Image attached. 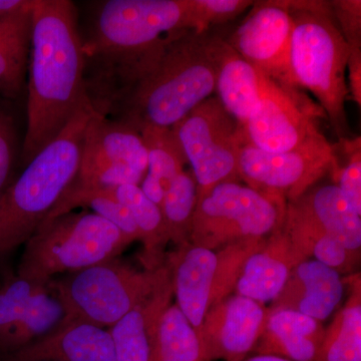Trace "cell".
<instances>
[{
    "instance_id": "obj_3",
    "label": "cell",
    "mask_w": 361,
    "mask_h": 361,
    "mask_svg": "<svg viewBox=\"0 0 361 361\" xmlns=\"http://www.w3.org/2000/svg\"><path fill=\"white\" fill-rule=\"evenodd\" d=\"M96 111L90 101L0 195V259L25 245L75 180Z\"/></svg>"
},
{
    "instance_id": "obj_21",
    "label": "cell",
    "mask_w": 361,
    "mask_h": 361,
    "mask_svg": "<svg viewBox=\"0 0 361 361\" xmlns=\"http://www.w3.org/2000/svg\"><path fill=\"white\" fill-rule=\"evenodd\" d=\"M324 332L322 322L310 316L293 310H268L264 330L254 351L291 361H316Z\"/></svg>"
},
{
    "instance_id": "obj_5",
    "label": "cell",
    "mask_w": 361,
    "mask_h": 361,
    "mask_svg": "<svg viewBox=\"0 0 361 361\" xmlns=\"http://www.w3.org/2000/svg\"><path fill=\"white\" fill-rule=\"evenodd\" d=\"M87 61L102 71L132 65L151 54L173 33L193 30L191 0H106L92 11Z\"/></svg>"
},
{
    "instance_id": "obj_6",
    "label": "cell",
    "mask_w": 361,
    "mask_h": 361,
    "mask_svg": "<svg viewBox=\"0 0 361 361\" xmlns=\"http://www.w3.org/2000/svg\"><path fill=\"white\" fill-rule=\"evenodd\" d=\"M133 241L115 225L97 214H63L44 220L25 244L18 276L40 285L114 260Z\"/></svg>"
},
{
    "instance_id": "obj_22",
    "label": "cell",
    "mask_w": 361,
    "mask_h": 361,
    "mask_svg": "<svg viewBox=\"0 0 361 361\" xmlns=\"http://www.w3.org/2000/svg\"><path fill=\"white\" fill-rule=\"evenodd\" d=\"M294 202L330 237L360 255L361 215L356 213L336 184L311 188Z\"/></svg>"
},
{
    "instance_id": "obj_36",
    "label": "cell",
    "mask_w": 361,
    "mask_h": 361,
    "mask_svg": "<svg viewBox=\"0 0 361 361\" xmlns=\"http://www.w3.org/2000/svg\"><path fill=\"white\" fill-rule=\"evenodd\" d=\"M331 16L348 47H361L360 0L329 1Z\"/></svg>"
},
{
    "instance_id": "obj_31",
    "label": "cell",
    "mask_w": 361,
    "mask_h": 361,
    "mask_svg": "<svg viewBox=\"0 0 361 361\" xmlns=\"http://www.w3.org/2000/svg\"><path fill=\"white\" fill-rule=\"evenodd\" d=\"M139 133L148 154V170L145 176L167 190L188 164L179 140L170 128L145 127Z\"/></svg>"
},
{
    "instance_id": "obj_18",
    "label": "cell",
    "mask_w": 361,
    "mask_h": 361,
    "mask_svg": "<svg viewBox=\"0 0 361 361\" xmlns=\"http://www.w3.org/2000/svg\"><path fill=\"white\" fill-rule=\"evenodd\" d=\"M302 261L305 260L281 225L266 239L264 245L247 259L234 294L264 305L273 302L291 271Z\"/></svg>"
},
{
    "instance_id": "obj_12",
    "label": "cell",
    "mask_w": 361,
    "mask_h": 361,
    "mask_svg": "<svg viewBox=\"0 0 361 361\" xmlns=\"http://www.w3.org/2000/svg\"><path fill=\"white\" fill-rule=\"evenodd\" d=\"M324 115L298 87L263 75L260 97L242 132L249 144L263 151H293L324 137L317 123Z\"/></svg>"
},
{
    "instance_id": "obj_13",
    "label": "cell",
    "mask_w": 361,
    "mask_h": 361,
    "mask_svg": "<svg viewBox=\"0 0 361 361\" xmlns=\"http://www.w3.org/2000/svg\"><path fill=\"white\" fill-rule=\"evenodd\" d=\"M292 26L291 14L283 1H254L243 23L225 39L265 77L296 87L290 73Z\"/></svg>"
},
{
    "instance_id": "obj_28",
    "label": "cell",
    "mask_w": 361,
    "mask_h": 361,
    "mask_svg": "<svg viewBox=\"0 0 361 361\" xmlns=\"http://www.w3.org/2000/svg\"><path fill=\"white\" fill-rule=\"evenodd\" d=\"M78 207H89L92 213L115 225L133 242L140 241L139 231L130 211L111 195L110 188L87 189L68 187L45 220L71 212Z\"/></svg>"
},
{
    "instance_id": "obj_33",
    "label": "cell",
    "mask_w": 361,
    "mask_h": 361,
    "mask_svg": "<svg viewBox=\"0 0 361 361\" xmlns=\"http://www.w3.org/2000/svg\"><path fill=\"white\" fill-rule=\"evenodd\" d=\"M341 149L346 157L344 167L338 168L334 163L331 171L336 178V186L341 190L356 213L361 215V142L355 139L341 140ZM336 161V160H334Z\"/></svg>"
},
{
    "instance_id": "obj_38",
    "label": "cell",
    "mask_w": 361,
    "mask_h": 361,
    "mask_svg": "<svg viewBox=\"0 0 361 361\" xmlns=\"http://www.w3.org/2000/svg\"><path fill=\"white\" fill-rule=\"evenodd\" d=\"M37 0H0V20L32 13Z\"/></svg>"
},
{
    "instance_id": "obj_20",
    "label": "cell",
    "mask_w": 361,
    "mask_h": 361,
    "mask_svg": "<svg viewBox=\"0 0 361 361\" xmlns=\"http://www.w3.org/2000/svg\"><path fill=\"white\" fill-rule=\"evenodd\" d=\"M212 42L217 99L242 130L258 103L264 75L242 58L223 37L212 35Z\"/></svg>"
},
{
    "instance_id": "obj_16",
    "label": "cell",
    "mask_w": 361,
    "mask_h": 361,
    "mask_svg": "<svg viewBox=\"0 0 361 361\" xmlns=\"http://www.w3.org/2000/svg\"><path fill=\"white\" fill-rule=\"evenodd\" d=\"M6 361H116L109 330L78 320H63L49 336L6 355Z\"/></svg>"
},
{
    "instance_id": "obj_8",
    "label": "cell",
    "mask_w": 361,
    "mask_h": 361,
    "mask_svg": "<svg viewBox=\"0 0 361 361\" xmlns=\"http://www.w3.org/2000/svg\"><path fill=\"white\" fill-rule=\"evenodd\" d=\"M267 238L235 242L217 250L188 243L169 256L176 304L195 329H200L210 308L234 294L247 259Z\"/></svg>"
},
{
    "instance_id": "obj_14",
    "label": "cell",
    "mask_w": 361,
    "mask_h": 361,
    "mask_svg": "<svg viewBox=\"0 0 361 361\" xmlns=\"http://www.w3.org/2000/svg\"><path fill=\"white\" fill-rule=\"evenodd\" d=\"M268 308L232 294L208 310L197 330L205 361H243L264 330Z\"/></svg>"
},
{
    "instance_id": "obj_15",
    "label": "cell",
    "mask_w": 361,
    "mask_h": 361,
    "mask_svg": "<svg viewBox=\"0 0 361 361\" xmlns=\"http://www.w3.org/2000/svg\"><path fill=\"white\" fill-rule=\"evenodd\" d=\"M345 280L334 268L308 260L291 271L283 289L268 310H293L322 322L334 314L343 298Z\"/></svg>"
},
{
    "instance_id": "obj_39",
    "label": "cell",
    "mask_w": 361,
    "mask_h": 361,
    "mask_svg": "<svg viewBox=\"0 0 361 361\" xmlns=\"http://www.w3.org/2000/svg\"><path fill=\"white\" fill-rule=\"evenodd\" d=\"M243 361H291L286 360V358L279 357L276 355H256L253 357L249 358V360Z\"/></svg>"
},
{
    "instance_id": "obj_35",
    "label": "cell",
    "mask_w": 361,
    "mask_h": 361,
    "mask_svg": "<svg viewBox=\"0 0 361 361\" xmlns=\"http://www.w3.org/2000/svg\"><path fill=\"white\" fill-rule=\"evenodd\" d=\"M16 155V123L13 116L0 102V195L4 193L13 182L11 174Z\"/></svg>"
},
{
    "instance_id": "obj_9",
    "label": "cell",
    "mask_w": 361,
    "mask_h": 361,
    "mask_svg": "<svg viewBox=\"0 0 361 361\" xmlns=\"http://www.w3.org/2000/svg\"><path fill=\"white\" fill-rule=\"evenodd\" d=\"M286 206L240 182L222 183L197 202L190 243L217 250L267 238L283 223Z\"/></svg>"
},
{
    "instance_id": "obj_17",
    "label": "cell",
    "mask_w": 361,
    "mask_h": 361,
    "mask_svg": "<svg viewBox=\"0 0 361 361\" xmlns=\"http://www.w3.org/2000/svg\"><path fill=\"white\" fill-rule=\"evenodd\" d=\"M173 296L169 267L155 290L108 329L116 361H156L159 324Z\"/></svg>"
},
{
    "instance_id": "obj_37",
    "label": "cell",
    "mask_w": 361,
    "mask_h": 361,
    "mask_svg": "<svg viewBox=\"0 0 361 361\" xmlns=\"http://www.w3.org/2000/svg\"><path fill=\"white\" fill-rule=\"evenodd\" d=\"M348 92L358 106L361 104V47H349Z\"/></svg>"
},
{
    "instance_id": "obj_10",
    "label": "cell",
    "mask_w": 361,
    "mask_h": 361,
    "mask_svg": "<svg viewBox=\"0 0 361 361\" xmlns=\"http://www.w3.org/2000/svg\"><path fill=\"white\" fill-rule=\"evenodd\" d=\"M198 187V200L213 188L239 182L243 132L217 97H209L172 128Z\"/></svg>"
},
{
    "instance_id": "obj_26",
    "label": "cell",
    "mask_w": 361,
    "mask_h": 361,
    "mask_svg": "<svg viewBox=\"0 0 361 361\" xmlns=\"http://www.w3.org/2000/svg\"><path fill=\"white\" fill-rule=\"evenodd\" d=\"M350 278V295L325 329L316 361H361L360 276Z\"/></svg>"
},
{
    "instance_id": "obj_29",
    "label": "cell",
    "mask_w": 361,
    "mask_h": 361,
    "mask_svg": "<svg viewBox=\"0 0 361 361\" xmlns=\"http://www.w3.org/2000/svg\"><path fill=\"white\" fill-rule=\"evenodd\" d=\"M197 202L196 180L191 170H184L166 190L161 206L169 241L177 247L190 243Z\"/></svg>"
},
{
    "instance_id": "obj_2",
    "label": "cell",
    "mask_w": 361,
    "mask_h": 361,
    "mask_svg": "<svg viewBox=\"0 0 361 361\" xmlns=\"http://www.w3.org/2000/svg\"><path fill=\"white\" fill-rule=\"evenodd\" d=\"M87 66L73 2L37 0L27 65V126L21 154L25 165L90 103Z\"/></svg>"
},
{
    "instance_id": "obj_25",
    "label": "cell",
    "mask_w": 361,
    "mask_h": 361,
    "mask_svg": "<svg viewBox=\"0 0 361 361\" xmlns=\"http://www.w3.org/2000/svg\"><path fill=\"white\" fill-rule=\"evenodd\" d=\"M32 13L0 20V97L16 99L25 85Z\"/></svg>"
},
{
    "instance_id": "obj_4",
    "label": "cell",
    "mask_w": 361,
    "mask_h": 361,
    "mask_svg": "<svg viewBox=\"0 0 361 361\" xmlns=\"http://www.w3.org/2000/svg\"><path fill=\"white\" fill-rule=\"evenodd\" d=\"M292 16L290 73L296 87L312 92L339 141L349 139L345 73L349 47L329 1H283Z\"/></svg>"
},
{
    "instance_id": "obj_11",
    "label": "cell",
    "mask_w": 361,
    "mask_h": 361,
    "mask_svg": "<svg viewBox=\"0 0 361 361\" xmlns=\"http://www.w3.org/2000/svg\"><path fill=\"white\" fill-rule=\"evenodd\" d=\"M334 153V145L325 135L282 153L263 151L245 141L239 152V179L275 200L295 201L331 171Z\"/></svg>"
},
{
    "instance_id": "obj_27",
    "label": "cell",
    "mask_w": 361,
    "mask_h": 361,
    "mask_svg": "<svg viewBox=\"0 0 361 361\" xmlns=\"http://www.w3.org/2000/svg\"><path fill=\"white\" fill-rule=\"evenodd\" d=\"M66 318V310L58 296L47 285L30 297L23 315L6 339L0 355H9L27 344L49 336Z\"/></svg>"
},
{
    "instance_id": "obj_32",
    "label": "cell",
    "mask_w": 361,
    "mask_h": 361,
    "mask_svg": "<svg viewBox=\"0 0 361 361\" xmlns=\"http://www.w3.org/2000/svg\"><path fill=\"white\" fill-rule=\"evenodd\" d=\"M42 286L18 275L0 289V353L30 297Z\"/></svg>"
},
{
    "instance_id": "obj_23",
    "label": "cell",
    "mask_w": 361,
    "mask_h": 361,
    "mask_svg": "<svg viewBox=\"0 0 361 361\" xmlns=\"http://www.w3.org/2000/svg\"><path fill=\"white\" fill-rule=\"evenodd\" d=\"M282 228L304 260L319 261L341 275L355 267L360 255L330 237L296 202H287Z\"/></svg>"
},
{
    "instance_id": "obj_19",
    "label": "cell",
    "mask_w": 361,
    "mask_h": 361,
    "mask_svg": "<svg viewBox=\"0 0 361 361\" xmlns=\"http://www.w3.org/2000/svg\"><path fill=\"white\" fill-rule=\"evenodd\" d=\"M123 166L146 175L148 154L140 133L102 114H94L85 130L80 168Z\"/></svg>"
},
{
    "instance_id": "obj_1",
    "label": "cell",
    "mask_w": 361,
    "mask_h": 361,
    "mask_svg": "<svg viewBox=\"0 0 361 361\" xmlns=\"http://www.w3.org/2000/svg\"><path fill=\"white\" fill-rule=\"evenodd\" d=\"M212 35L183 30L155 51L97 82L90 103L139 130L174 128L215 92Z\"/></svg>"
},
{
    "instance_id": "obj_7",
    "label": "cell",
    "mask_w": 361,
    "mask_h": 361,
    "mask_svg": "<svg viewBox=\"0 0 361 361\" xmlns=\"http://www.w3.org/2000/svg\"><path fill=\"white\" fill-rule=\"evenodd\" d=\"M137 270L114 259L47 282L66 310V320L113 326L154 290L168 271Z\"/></svg>"
},
{
    "instance_id": "obj_34",
    "label": "cell",
    "mask_w": 361,
    "mask_h": 361,
    "mask_svg": "<svg viewBox=\"0 0 361 361\" xmlns=\"http://www.w3.org/2000/svg\"><path fill=\"white\" fill-rule=\"evenodd\" d=\"M253 4L252 0H191L194 32H208L212 26L229 23Z\"/></svg>"
},
{
    "instance_id": "obj_30",
    "label": "cell",
    "mask_w": 361,
    "mask_h": 361,
    "mask_svg": "<svg viewBox=\"0 0 361 361\" xmlns=\"http://www.w3.org/2000/svg\"><path fill=\"white\" fill-rule=\"evenodd\" d=\"M156 361H205L197 330L176 303L161 315Z\"/></svg>"
},
{
    "instance_id": "obj_24",
    "label": "cell",
    "mask_w": 361,
    "mask_h": 361,
    "mask_svg": "<svg viewBox=\"0 0 361 361\" xmlns=\"http://www.w3.org/2000/svg\"><path fill=\"white\" fill-rule=\"evenodd\" d=\"M111 195L127 207L132 215L140 241L144 245L142 261L148 270L157 269L165 263V249L169 243L167 230L160 207L149 200L137 185H121L110 188Z\"/></svg>"
}]
</instances>
